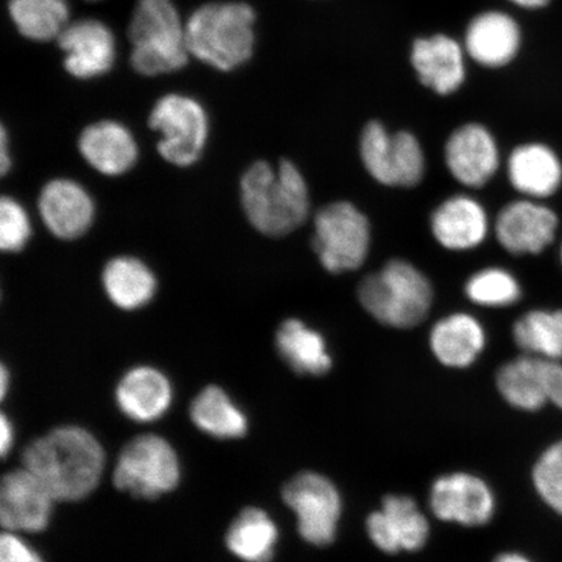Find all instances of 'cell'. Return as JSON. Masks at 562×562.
Instances as JSON below:
<instances>
[{
  "mask_svg": "<svg viewBox=\"0 0 562 562\" xmlns=\"http://www.w3.org/2000/svg\"><path fill=\"white\" fill-rule=\"evenodd\" d=\"M9 371L3 367L2 375H0V383H2V396L5 395L7 386H9Z\"/></svg>",
  "mask_w": 562,
  "mask_h": 562,
  "instance_id": "60d3db41",
  "label": "cell"
},
{
  "mask_svg": "<svg viewBox=\"0 0 562 562\" xmlns=\"http://www.w3.org/2000/svg\"><path fill=\"white\" fill-rule=\"evenodd\" d=\"M180 481V462L170 442L146 434L123 448L114 470V484L132 496L156 498Z\"/></svg>",
  "mask_w": 562,
  "mask_h": 562,
  "instance_id": "ba28073f",
  "label": "cell"
},
{
  "mask_svg": "<svg viewBox=\"0 0 562 562\" xmlns=\"http://www.w3.org/2000/svg\"><path fill=\"white\" fill-rule=\"evenodd\" d=\"M276 342L280 357L297 374L321 376L333 368L325 337L300 319L281 323Z\"/></svg>",
  "mask_w": 562,
  "mask_h": 562,
  "instance_id": "484cf974",
  "label": "cell"
},
{
  "mask_svg": "<svg viewBox=\"0 0 562 562\" xmlns=\"http://www.w3.org/2000/svg\"><path fill=\"white\" fill-rule=\"evenodd\" d=\"M412 65L425 87L448 95L465 81V60L459 42L445 34L414 42Z\"/></svg>",
  "mask_w": 562,
  "mask_h": 562,
  "instance_id": "ffe728a7",
  "label": "cell"
},
{
  "mask_svg": "<svg viewBox=\"0 0 562 562\" xmlns=\"http://www.w3.org/2000/svg\"><path fill=\"white\" fill-rule=\"evenodd\" d=\"M494 562H533L530 559H527L521 553L508 552L503 553L501 557H497Z\"/></svg>",
  "mask_w": 562,
  "mask_h": 562,
  "instance_id": "ab89813d",
  "label": "cell"
},
{
  "mask_svg": "<svg viewBox=\"0 0 562 562\" xmlns=\"http://www.w3.org/2000/svg\"><path fill=\"white\" fill-rule=\"evenodd\" d=\"M241 205L251 226L266 236L290 235L307 220L311 196L297 166L280 160L278 166L258 160L240 182Z\"/></svg>",
  "mask_w": 562,
  "mask_h": 562,
  "instance_id": "7a4b0ae2",
  "label": "cell"
},
{
  "mask_svg": "<svg viewBox=\"0 0 562 562\" xmlns=\"http://www.w3.org/2000/svg\"><path fill=\"white\" fill-rule=\"evenodd\" d=\"M357 293L372 318L402 329L420 325L434 299L430 280L404 259H392L382 270L364 278Z\"/></svg>",
  "mask_w": 562,
  "mask_h": 562,
  "instance_id": "277c9868",
  "label": "cell"
},
{
  "mask_svg": "<svg viewBox=\"0 0 562 562\" xmlns=\"http://www.w3.org/2000/svg\"><path fill=\"white\" fill-rule=\"evenodd\" d=\"M55 498L37 476L23 468L3 476L0 486V521L9 531L45 530Z\"/></svg>",
  "mask_w": 562,
  "mask_h": 562,
  "instance_id": "5bb4252c",
  "label": "cell"
},
{
  "mask_svg": "<svg viewBox=\"0 0 562 562\" xmlns=\"http://www.w3.org/2000/svg\"><path fill=\"white\" fill-rule=\"evenodd\" d=\"M91 2H97V0H91Z\"/></svg>",
  "mask_w": 562,
  "mask_h": 562,
  "instance_id": "7bdbcfd3",
  "label": "cell"
},
{
  "mask_svg": "<svg viewBox=\"0 0 562 562\" xmlns=\"http://www.w3.org/2000/svg\"><path fill=\"white\" fill-rule=\"evenodd\" d=\"M149 125L160 135V157L176 167H191L205 150L210 123L203 105L184 94H167L154 104Z\"/></svg>",
  "mask_w": 562,
  "mask_h": 562,
  "instance_id": "52a82bcc",
  "label": "cell"
},
{
  "mask_svg": "<svg viewBox=\"0 0 562 562\" xmlns=\"http://www.w3.org/2000/svg\"><path fill=\"white\" fill-rule=\"evenodd\" d=\"M191 417L201 431L216 439H238L248 431L245 414L220 386H206L196 395Z\"/></svg>",
  "mask_w": 562,
  "mask_h": 562,
  "instance_id": "f1b7e54d",
  "label": "cell"
},
{
  "mask_svg": "<svg viewBox=\"0 0 562 562\" xmlns=\"http://www.w3.org/2000/svg\"><path fill=\"white\" fill-rule=\"evenodd\" d=\"M546 358L524 355L498 370V392L510 406L524 412H537L548 404Z\"/></svg>",
  "mask_w": 562,
  "mask_h": 562,
  "instance_id": "4316f807",
  "label": "cell"
},
{
  "mask_svg": "<svg viewBox=\"0 0 562 562\" xmlns=\"http://www.w3.org/2000/svg\"><path fill=\"white\" fill-rule=\"evenodd\" d=\"M432 353L448 368H468L481 356L486 335L474 316L457 313L435 323L430 335Z\"/></svg>",
  "mask_w": 562,
  "mask_h": 562,
  "instance_id": "cb8c5ba5",
  "label": "cell"
},
{
  "mask_svg": "<svg viewBox=\"0 0 562 562\" xmlns=\"http://www.w3.org/2000/svg\"><path fill=\"white\" fill-rule=\"evenodd\" d=\"M467 296L474 304L486 307H507L522 296L521 285L510 272L497 267L476 272L468 280Z\"/></svg>",
  "mask_w": 562,
  "mask_h": 562,
  "instance_id": "1f68e13d",
  "label": "cell"
},
{
  "mask_svg": "<svg viewBox=\"0 0 562 562\" xmlns=\"http://www.w3.org/2000/svg\"><path fill=\"white\" fill-rule=\"evenodd\" d=\"M431 232L442 248L470 250L486 240L488 217L480 202L468 195H454L435 209Z\"/></svg>",
  "mask_w": 562,
  "mask_h": 562,
  "instance_id": "ac0fdd59",
  "label": "cell"
},
{
  "mask_svg": "<svg viewBox=\"0 0 562 562\" xmlns=\"http://www.w3.org/2000/svg\"><path fill=\"white\" fill-rule=\"evenodd\" d=\"M367 529L371 542L385 553L418 551L430 533V525L413 498L384 497L382 508L371 513Z\"/></svg>",
  "mask_w": 562,
  "mask_h": 562,
  "instance_id": "9a60e30c",
  "label": "cell"
},
{
  "mask_svg": "<svg viewBox=\"0 0 562 562\" xmlns=\"http://www.w3.org/2000/svg\"><path fill=\"white\" fill-rule=\"evenodd\" d=\"M65 67L79 80L95 79L114 66L116 40L108 25L95 19L70 21L59 35Z\"/></svg>",
  "mask_w": 562,
  "mask_h": 562,
  "instance_id": "4fadbf2b",
  "label": "cell"
},
{
  "mask_svg": "<svg viewBox=\"0 0 562 562\" xmlns=\"http://www.w3.org/2000/svg\"><path fill=\"white\" fill-rule=\"evenodd\" d=\"M560 256H561V262H562V245H561Z\"/></svg>",
  "mask_w": 562,
  "mask_h": 562,
  "instance_id": "b9f144b4",
  "label": "cell"
},
{
  "mask_svg": "<svg viewBox=\"0 0 562 562\" xmlns=\"http://www.w3.org/2000/svg\"><path fill=\"white\" fill-rule=\"evenodd\" d=\"M13 442V427L11 420L3 414L2 422H0V449L2 454L5 456L10 451Z\"/></svg>",
  "mask_w": 562,
  "mask_h": 562,
  "instance_id": "74e56055",
  "label": "cell"
},
{
  "mask_svg": "<svg viewBox=\"0 0 562 562\" xmlns=\"http://www.w3.org/2000/svg\"><path fill=\"white\" fill-rule=\"evenodd\" d=\"M38 211L46 228L60 240L86 235L95 217L94 201L87 189L69 179H55L42 188Z\"/></svg>",
  "mask_w": 562,
  "mask_h": 562,
  "instance_id": "2e32d148",
  "label": "cell"
},
{
  "mask_svg": "<svg viewBox=\"0 0 562 562\" xmlns=\"http://www.w3.org/2000/svg\"><path fill=\"white\" fill-rule=\"evenodd\" d=\"M9 12L18 32L32 41L58 40L70 23L67 0H10Z\"/></svg>",
  "mask_w": 562,
  "mask_h": 562,
  "instance_id": "f546056e",
  "label": "cell"
},
{
  "mask_svg": "<svg viewBox=\"0 0 562 562\" xmlns=\"http://www.w3.org/2000/svg\"><path fill=\"white\" fill-rule=\"evenodd\" d=\"M0 562H44L16 533L4 532L0 539Z\"/></svg>",
  "mask_w": 562,
  "mask_h": 562,
  "instance_id": "e575fe53",
  "label": "cell"
},
{
  "mask_svg": "<svg viewBox=\"0 0 562 562\" xmlns=\"http://www.w3.org/2000/svg\"><path fill=\"white\" fill-rule=\"evenodd\" d=\"M512 3L527 10H538L550 3V0H510Z\"/></svg>",
  "mask_w": 562,
  "mask_h": 562,
  "instance_id": "f35d334b",
  "label": "cell"
},
{
  "mask_svg": "<svg viewBox=\"0 0 562 562\" xmlns=\"http://www.w3.org/2000/svg\"><path fill=\"white\" fill-rule=\"evenodd\" d=\"M171 402L170 381L159 370L150 367L130 370L117 384L116 403L126 417L136 422L160 418Z\"/></svg>",
  "mask_w": 562,
  "mask_h": 562,
  "instance_id": "603a6c76",
  "label": "cell"
},
{
  "mask_svg": "<svg viewBox=\"0 0 562 562\" xmlns=\"http://www.w3.org/2000/svg\"><path fill=\"white\" fill-rule=\"evenodd\" d=\"M559 217L538 200L513 201L495 222L498 244L515 256L540 255L557 237Z\"/></svg>",
  "mask_w": 562,
  "mask_h": 562,
  "instance_id": "8fae6325",
  "label": "cell"
},
{
  "mask_svg": "<svg viewBox=\"0 0 562 562\" xmlns=\"http://www.w3.org/2000/svg\"><path fill=\"white\" fill-rule=\"evenodd\" d=\"M546 382L548 403H552L562 412V364L560 361L547 360Z\"/></svg>",
  "mask_w": 562,
  "mask_h": 562,
  "instance_id": "d590c367",
  "label": "cell"
},
{
  "mask_svg": "<svg viewBox=\"0 0 562 562\" xmlns=\"http://www.w3.org/2000/svg\"><path fill=\"white\" fill-rule=\"evenodd\" d=\"M430 505L441 521L475 527L491 521L495 513V496L481 477L454 473L434 482Z\"/></svg>",
  "mask_w": 562,
  "mask_h": 562,
  "instance_id": "7c38bea8",
  "label": "cell"
},
{
  "mask_svg": "<svg viewBox=\"0 0 562 562\" xmlns=\"http://www.w3.org/2000/svg\"><path fill=\"white\" fill-rule=\"evenodd\" d=\"M283 501L296 515L300 536L307 543L327 547L335 542L342 504L328 477L312 472L293 476L283 488Z\"/></svg>",
  "mask_w": 562,
  "mask_h": 562,
  "instance_id": "30bf717a",
  "label": "cell"
},
{
  "mask_svg": "<svg viewBox=\"0 0 562 562\" xmlns=\"http://www.w3.org/2000/svg\"><path fill=\"white\" fill-rule=\"evenodd\" d=\"M79 150L91 168L105 176H121L138 159L135 136L125 125L114 121L90 124L79 138Z\"/></svg>",
  "mask_w": 562,
  "mask_h": 562,
  "instance_id": "d6986e66",
  "label": "cell"
},
{
  "mask_svg": "<svg viewBox=\"0 0 562 562\" xmlns=\"http://www.w3.org/2000/svg\"><path fill=\"white\" fill-rule=\"evenodd\" d=\"M11 166L9 135H7L5 128L2 126V132H0V171H2V175H7L11 170Z\"/></svg>",
  "mask_w": 562,
  "mask_h": 562,
  "instance_id": "8d00e7d4",
  "label": "cell"
},
{
  "mask_svg": "<svg viewBox=\"0 0 562 562\" xmlns=\"http://www.w3.org/2000/svg\"><path fill=\"white\" fill-rule=\"evenodd\" d=\"M32 236V224L26 210L12 196L0 200V248L18 252L25 248Z\"/></svg>",
  "mask_w": 562,
  "mask_h": 562,
  "instance_id": "836d02e7",
  "label": "cell"
},
{
  "mask_svg": "<svg viewBox=\"0 0 562 562\" xmlns=\"http://www.w3.org/2000/svg\"><path fill=\"white\" fill-rule=\"evenodd\" d=\"M508 178L525 199L543 200L559 191L562 164L558 154L547 145H521L510 154Z\"/></svg>",
  "mask_w": 562,
  "mask_h": 562,
  "instance_id": "7402d4cb",
  "label": "cell"
},
{
  "mask_svg": "<svg viewBox=\"0 0 562 562\" xmlns=\"http://www.w3.org/2000/svg\"><path fill=\"white\" fill-rule=\"evenodd\" d=\"M521 46V31L507 13L491 11L476 16L465 35L467 53L484 67L508 65Z\"/></svg>",
  "mask_w": 562,
  "mask_h": 562,
  "instance_id": "44dd1931",
  "label": "cell"
},
{
  "mask_svg": "<svg viewBox=\"0 0 562 562\" xmlns=\"http://www.w3.org/2000/svg\"><path fill=\"white\" fill-rule=\"evenodd\" d=\"M445 157L449 172L469 188L486 186L498 168L496 140L481 124L456 130L447 140Z\"/></svg>",
  "mask_w": 562,
  "mask_h": 562,
  "instance_id": "e0dca14e",
  "label": "cell"
},
{
  "mask_svg": "<svg viewBox=\"0 0 562 562\" xmlns=\"http://www.w3.org/2000/svg\"><path fill=\"white\" fill-rule=\"evenodd\" d=\"M360 154L371 178L386 187L412 188L426 172L424 149L409 132L390 133L379 122L364 126Z\"/></svg>",
  "mask_w": 562,
  "mask_h": 562,
  "instance_id": "9c48e42d",
  "label": "cell"
},
{
  "mask_svg": "<svg viewBox=\"0 0 562 562\" xmlns=\"http://www.w3.org/2000/svg\"><path fill=\"white\" fill-rule=\"evenodd\" d=\"M128 33L131 63L138 74L159 76L187 66V23L173 0H138Z\"/></svg>",
  "mask_w": 562,
  "mask_h": 562,
  "instance_id": "5b68a950",
  "label": "cell"
},
{
  "mask_svg": "<svg viewBox=\"0 0 562 562\" xmlns=\"http://www.w3.org/2000/svg\"><path fill=\"white\" fill-rule=\"evenodd\" d=\"M23 462L56 502H77L90 495L100 483L104 452L89 431L65 426L26 447Z\"/></svg>",
  "mask_w": 562,
  "mask_h": 562,
  "instance_id": "6da1fadb",
  "label": "cell"
},
{
  "mask_svg": "<svg viewBox=\"0 0 562 562\" xmlns=\"http://www.w3.org/2000/svg\"><path fill=\"white\" fill-rule=\"evenodd\" d=\"M371 227L367 215L353 203L337 201L314 217L313 248L325 270L355 271L367 261Z\"/></svg>",
  "mask_w": 562,
  "mask_h": 562,
  "instance_id": "8992f818",
  "label": "cell"
},
{
  "mask_svg": "<svg viewBox=\"0 0 562 562\" xmlns=\"http://www.w3.org/2000/svg\"><path fill=\"white\" fill-rule=\"evenodd\" d=\"M278 540L279 530L272 518L262 509L246 508L231 524L226 544L245 562H270Z\"/></svg>",
  "mask_w": 562,
  "mask_h": 562,
  "instance_id": "83f0119b",
  "label": "cell"
},
{
  "mask_svg": "<svg viewBox=\"0 0 562 562\" xmlns=\"http://www.w3.org/2000/svg\"><path fill=\"white\" fill-rule=\"evenodd\" d=\"M102 283L112 304L126 312L138 311L149 304L158 288L150 267L130 256L112 258L104 266Z\"/></svg>",
  "mask_w": 562,
  "mask_h": 562,
  "instance_id": "d4e9b609",
  "label": "cell"
},
{
  "mask_svg": "<svg viewBox=\"0 0 562 562\" xmlns=\"http://www.w3.org/2000/svg\"><path fill=\"white\" fill-rule=\"evenodd\" d=\"M532 482L540 498L562 517V439L539 457L532 470Z\"/></svg>",
  "mask_w": 562,
  "mask_h": 562,
  "instance_id": "d6a6232c",
  "label": "cell"
},
{
  "mask_svg": "<svg viewBox=\"0 0 562 562\" xmlns=\"http://www.w3.org/2000/svg\"><path fill=\"white\" fill-rule=\"evenodd\" d=\"M256 12L240 2L207 3L187 21L189 53L217 70L229 72L255 53Z\"/></svg>",
  "mask_w": 562,
  "mask_h": 562,
  "instance_id": "3957f363",
  "label": "cell"
},
{
  "mask_svg": "<svg viewBox=\"0 0 562 562\" xmlns=\"http://www.w3.org/2000/svg\"><path fill=\"white\" fill-rule=\"evenodd\" d=\"M513 339L525 355L562 360V311H531L513 326Z\"/></svg>",
  "mask_w": 562,
  "mask_h": 562,
  "instance_id": "4dcf8cb0",
  "label": "cell"
}]
</instances>
